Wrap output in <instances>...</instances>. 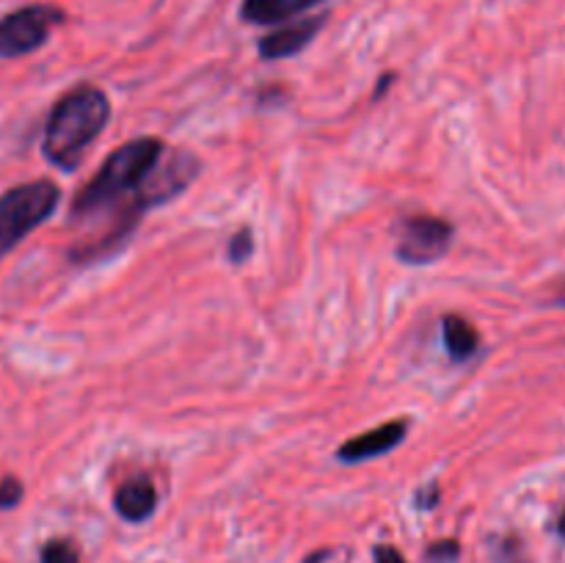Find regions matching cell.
I'll return each mask as SVG.
<instances>
[{
    "instance_id": "6da1fadb",
    "label": "cell",
    "mask_w": 565,
    "mask_h": 563,
    "mask_svg": "<svg viewBox=\"0 0 565 563\" xmlns=\"http://www.w3.org/2000/svg\"><path fill=\"white\" fill-rule=\"evenodd\" d=\"M163 152V141L152 136L132 138V141L121 144L99 166L97 174L81 188V193L72 202V215L75 219H92L103 210H110V213H130L141 219L143 208L138 202V191H141L143 180H147L149 171L154 169Z\"/></svg>"
},
{
    "instance_id": "7a4b0ae2",
    "label": "cell",
    "mask_w": 565,
    "mask_h": 563,
    "mask_svg": "<svg viewBox=\"0 0 565 563\" xmlns=\"http://www.w3.org/2000/svg\"><path fill=\"white\" fill-rule=\"evenodd\" d=\"M110 119V99L103 88L92 83L70 88L55 103L44 127V158L61 171H75L81 166L83 152L97 141Z\"/></svg>"
},
{
    "instance_id": "3957f363",
    "label": "cell",
    "mask_w": 565,
    "mask_h": 563,
    "mask_svg": "<svg viewBox=\"0 0 565 563\" xmlns=\"http://www.w3.org/2000/svg\"><path fill=\"white\" fill-rule=\"evenodd\" d=\"M61 191L53 180H31L9 188L0 196V257L20 246L28 232L50 219L58 208Z\"/></svg>"
},
{
    "instance_id": "277c9868",
    "label": "cell",
    "mask_w": 565,
    "mask_h": 563,
    "mask_svg": "<svg viewBox=\"0 0 565 563\" xmlns=\"http://www.w3.org/2000/svg\"><path fill=\"white\" fill-rule=\"evenodd\" d=\"M64 22V11L47 3H33L17 9L0 20V55L17 59L28 55L47 42L50 31Z\"/></svg>"
},
{
    "instance_id": "5b68a950",
    "label": "cell",
    "mask_w": 565,
    "mask_h": 563,
    "mask_svg": "<svg viewBox=\"0 0 565 563\" xmlns=\"http://www.w3.org/2000/svg\"><path fill=\"white\" fill-rule=\"evenodd\" d=\"M452 224L439 215H412L397 232L395 254L401 263L430 265L439 263L452 243Z\"/></svg>"
},
{
    "instance_id": "8992f818",
    "label": "cell",
    "mask_w": 565,
    "mask_h": 563,
    "mask_svg": "<svg viewBox=\"0 0 565 563\" xmlns=\"http://www.w3.org/2000/svg\"><path fill=\"white\" fill-rule=\"evenodd\" d=\"M326 17H303V20L290 22V25H281L276 31H270L268 36L259 39V55L268 61L290 59L298 55L323 28Z\"/></svg>"
},
{
    "instance_id": "52a82bcc",
    "label": "cell",
    "mask_w": 565,
    "mask_h": 563,
    "mask_svg": "<svg viewBox=\"0 0 565 563\" xmlns=\"http://www.w3.org/2000/svg\"><path fill=\"white\" fill-rule=\"evenodd\" d=\"M408 423L406 419H392V423L379 425V428L367 431V434H359L356 439L345 442V445L337 450L340 461H364V458H379L384 453H390L392 447L401 445L406 439Z\"/></svg>"
},
{
    "instance_id": "ba28073f",
    "label": "cell",
    "mask_w": 565,
    "mask_h": 563,
    "mask_svg": "<svg viewBox=\"0 0 565 563\" xmlns=\"http://www.w3.org/2000/svg\"><path fill=\"white\" fill-rule=\"evenodd\" d=\"M114 506L127 522H147L154 508H158V491H154L152 480L143 478V475L141 478H130L116 489Z\"/></svg>"
},
{
    "instance_id": "9c48e42d",
    "label": "cell",
    "mask_w": 565,
    "mask_h": 563,
    "mask_svg": "<svg viewBox=\"0 0 565 563\" xmlns=\"http://www.w3.org/2000/svg\"><path fill=\"white\" fill-rule=\"evenodd\" d=\"M318 3L320 0H243L241 17L252 25H281Z\"/></svg>"
},
{
    "instance_id": "30bf717a",
    "label": "cell",
    "mask_w": 565,
    "mask_h": 563,
    "mask_svg": "<svg viewBox=\"0 0 565 563\" xmlns=\"http://www.w3.org/2000/svg\"><path fill=\"white\" fill-rule=\"evenodd\" d=\"M441 337H445V346L450 351V357L458 359V362L475 357V351L480 346L478 329L467 318H458V315H447L441 320Z\"/></svg>"
},
{
    "instance_id": "8fae6325",
    "label": "cell",
    "mask_w": 565,
    "mask_h": 563,
    "mask_svg": "<svg viewBox=\"0 0 565 563\" xmlns=\"http://www.w3.org/2000/svg\"><path fill=\"white\" fill-rule=\"evenodd\" d=\"M42 563H81V555L72 541L53 539L42 546Z\"/></svg>"
},
{
    "instance_id": "7c38bea8",
    "label": "cell",
    "mask_w": 565,
    "mask_h": 563,
    "mask_svg": "<svg viewBox=\"0 0 565 563\" xmlns=\"http://www.w3.org/2000/svg\"><path fill=\"white\" fill-rule=\"evenodd\" d=\"M252 252H254L252 232H248V230L235 232V235H232V241H230V259H232V263H246V259L252 257Z\"/></svg>"
},
{
    "instance_id": "4fadbf2b",
    "label": "cell",
    "mask_w": 565,
    "mask_h": 563,
    "mask_svg": "<svg viewBox=\"0 0 565 563\" xmlns=\"http://www.w3.org/2000/svg\"><path fill=\"white\" fill-rule=\"evenodd\" d=\"M458 555H461V546L458 541H439L428 550V561L430 563H456Z\"/></svg>"
},
{
    "instance_id": "5bb4252c",
    "label": "cell",
    "mask_w": 565,
    "mask_h": 563,
    "mask_svg": "<svg viewBox=\"0 0 565 563\" xmlns=\"http://www.w3.org/2000/svg\"><path fill=\"white\" fill-rule=\"evenodd\" d=\"M22 500V484L17 478H0V508H14Z\"/></svg>"
},
{
    "instance_id": "9a60e30c",
    "label": "cell",
    "mask_w": 565,
    "mask_h": 563,
    "mask_svg": "<svg viewBox=\"0 0 565 563\" xmlns=\"http://www.w3.org/2000/svg\"><path fill=\"white\" fill-rule=\"evenodd\" d=\"M373 557H375V563H406L403 552L397 550V546H390V544H379V546H375Z\"/></svg>"
},
{
    "instance_id": "2e32d148",
    "label": "cell",
    "mask_w": 565,
    "mask_h": 563,
    "mask_svg": "<svg viewBox=\"0 0 565 563\" xmlns=\"http://www.w3.org/2000/svg\"><path fill=\"white\" fill-rule=\"evenodd\" d=\"M557 530H561V535H563V539H565V511H563L561 522H557Z\"/></svg>"
}]
</instances>
